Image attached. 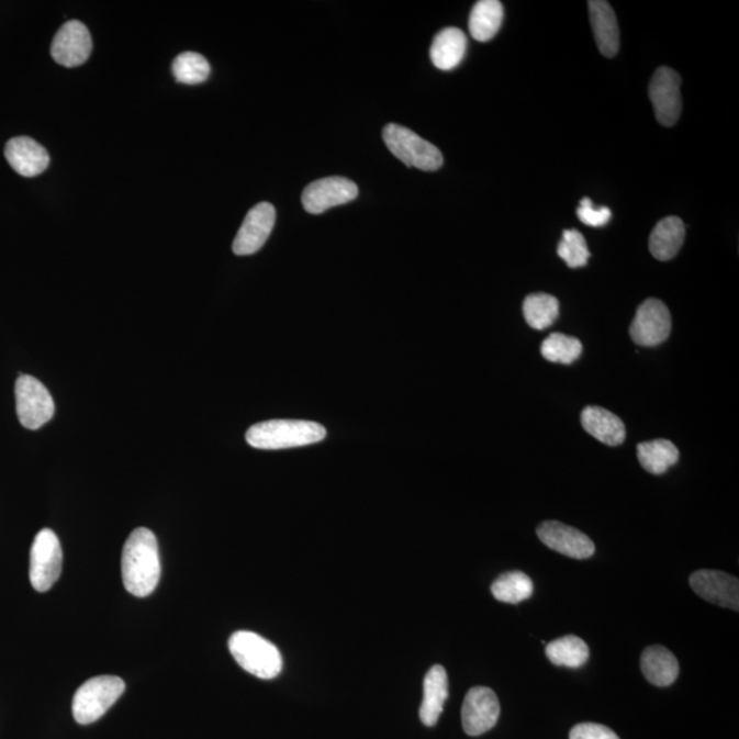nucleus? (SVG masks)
Returning a JSON list of instances; mask_svg holds the SVG:
<instances>
[{"mask_svg": "<svg viewBox=\"0 0 739 739\" xmlns=\"http://www.w3.org/2000/svg\"><path fill=\"white\" fill-rule=\"evenodd\" d=\"M641 670L652 685L665 687L672 685L680 675V663L671 650L652 646L643 650Z\"/></svg>", "mask_w": 739, "mask_h": 739, "instance_id": "21", "label": "nucleus"}, {"mask_svg": "<svg viewBox=\"0 0 739 739\" xmlns=\"http://www.w3.org/2000/svg\"><path fill=\"white\" fill-rule=\"evenodd\" d=\"M389 152L403 164L425 171H435L444 164L440 149L419 137L408 127L389 124L382 133Z\"/></svg>", "mask_w": 739, "mask_h": 739, "instance_id": "5", "label": "nucleus"}, {"mask_svg": "<svg viewBox=\"0 0 739 739\" xmlns=\"http://www.w3.org/2000/svg\"><path fill=\"white\" fill-rule=\"evenodd\" d=\"M500 703L496 693L485 686H475L466 694L462 721L466 735L478 737L496 726Z\"/></svg>", "mask_w": 739, "mask_h": 739, "instance_id": "10", "label": "nucleus"}, {"mask_svg": "<svg viewBox=\"0 0 739 739\" xmlns=\"http://www.w3.org/2000/svg\"><path fill=\"white\" fill-rule=\"evenodd\" d=\"M670 310L658 299H648L638 307L630 326L631 340L641 347H656L671 333Z\"/></svg>", "mask_w": 739, "mask_h": 739, "instance_id": "8", "label": "nucleus"}, {"mask_svg": "<svg viewBox=\"0 0 739 739\" xmlns=\"http://www.w3.org/2000/svg\"><path fill=\"white\" fill-rule=\"evenodd\" d=\"M688 583L705 602L724 608L739 609L738 578L724 571L702 570L694 572L688 578Z\"/></svg>", "mask_w": 739, "mask_h": 739, "instance_id": "15", "label": "nucleus"}, {"mask_svg": "<svg viewBox=\"0 0 739 739\" xmlns=\"http://www.w3.org/2000/svg\"><path fill=\"white\" fill-rule=\"evenodd\" d=\"M559 300L548 293H533L525 299L524 315L533 329L544 331L559 318Z\"/></svg>", "mask_w": 739, "mask_h": 739, "instance_id": "27", "label": "nucleus"}, {"mask_svg": "<svg viewBox=\"0 0 739 739\" xmlns=\"http://www.w3.org/2000/svg\"><path fill=\"white\" fill-rule=\"evenodd\" d=\"M649 98L656 120L664 126L675 125L682 111L680 75L670 68L656 70L649 85Z\"/></svg>", "mask_w": 739, "mask_h": 739, "instance_id": "9", "label": "nucleus"}, {"mask_svg": "<svg viewBox=\"0 0 739 739\" xmlns=\"http://www.w3.org/2000/svg\"><path fill=\"white\" fill-rule=\"evenodd\" d=\"M576 214L578 219H580L583 224L593 227L607 225L611 216H613V213H611L608 208L594 209L592 200L587 198L581 200Z\"/></svg>", "mask_w": 739, "mask_h": 739, "instance_id": "31", "label": "nucleus"}, {"mask_svg": "<svg viewBox=\"0 0 739 739\" xmlns=\"http://www.w3.org/2000/svg\"><path fill=\"white\" fill-rule=\"evenodd\" d=\"M124 692L125 682L120 676L100 675L88 680L75 694L74 715L77 724L91 725L102 718Z\"/></svg>", "mask_w": 739, "mask_h": 739, "instance_id": "4", "label": "nucleus"}, {"mask_svg": "<svg viewBox=\"0 0 739 739\" xmlns=\"http://www.w3.org/2000/svg\"><path fill=\"white\" fill-rule=\"evenodd\" d=\"M467 49V37L458 27H446L433 41L430 58L440 70H452L462 63Z\"/></svg>", "mask_w": 739, "mask_h": 739, "instance_id": "22", "label": "nucleus"}, {"mask_svg": "<svg viewBox=\"0 0 739 739\" xmlns=\"http://www.w3.org/2000/svg\"><path fill=\"white\" fill-rule=\"evenodd\" d=\"M5 159L22 177H36L44 173L49 165L47 149L31 137H14L5 144Z\"/></svg>", "mask_w": 739, "mask_h": 739, "instance_id": "16", "label": "nucleus"}, {"mask_svg": "<svg viewBox=\"0 0 739 739\" xmlns=\"http://www.w3.org/2000/svg\"><path fill=\"white\" fill-rule=\"evenodd\" d=\"M276 224V209L270 203H259L248 211L235 242L233 253L246 257L258 253L268 242Z\"/></svg>", "mask_w": 739, "mask_h": 739, "instance_id": "13", "label": "nucleus"}, {"mask_svg": "<svg viewBox=\"0 0 739 739\" xmlns=\"http://www.w3.org/2000/svg\"><path fill=\"white\" fill-rule=\"evenodd\" d=\"M685 224L678 216H667L654 226L649 238V249L661 262L675 258L685 242Z\"/></svg>", "mask_w": 739, "mask_h": 739, "instance_id": "20", "label": "nucleus"}, {"mask_svg": "<svg viewBox=\"0 0 739 739\" xmlns=\"http://www.w3.org/2000/svg\"><path fill=\"white\" fill-rule=\"evenodd\" d=\"M326 429L310 421L275 419L249 427L246 440L253 448L288 449L325 440Z\"/></svg>", "mask_w": 739, "mask_h": 739, "instance_id": "2", "label": "nucleus"}, {"mask_svg": "<svg viewBox=\"0 0 739 739\" xmlns=\"http://www.w3.org/2000/svg\"><path fill=\"white\" fill-rule=\"evenodd\" d=\"M63 547L53 530L38 531L31 549L30 578L33 589L47 592L63 572Z\"/></svg>", "mask_w": 739, "mask_h": 739, "instance_id": "7", "label": "nucleus"}, {"mask_svg": "<svg viewBox=\"0 0 739 739\" xmlns=\"http://www.w3.org/2000/svg\"><path fill=\"white\" fill-rule=\"evenodd\" d=\"M637 454L642 469L654 475L664 474L680 460V451L669 440L638 444Z\"/></svg>", "mask_w": 739, "mask_h": 739, "instance_id": "24", "label": "nucleus"}, {"mask_svg": "<svg viewBox=\"0 0 739 739\" xmlns=\"http://www.w3.org/2000/svg\"><path fill=\"white\" fill-rule=\"evenodd\" d=\"M537 536L548 548L567 558L583 560L592 558L596 552V547L585 533L561 524V522H544L538 526Z\"/></svg>", "mask_w": 739, "mask_h": 739, "instance_id": "14", "label": "nucleus"}, {"mask_svg": "<svg viewBox=\"0 0 739 739\" xmlns=\"http://www.w3.org/2000/svg\"><path fill=\"white\" fill-rule=\"evenodd\" d=\"M493 597L507 604H519L530 598L535 586L529 575L520 571L505 572L493 582L491 587Z\"/></svg>", "mask_w": 739, "mask_h": 739, "instance_id": "26", "label": "nucleus"}, {"mask_svg": "<svg viewBox=\"0 0 739 739\" xmlns=\"http://www.w3.org/2000/svg\"><path fill=\"white\" fill-rule=\"evenodd\" d=\"M583 351L582 343L575 337L552 333L541 346L542 357L548 362L571 365L581 357Z\"/></svg>", "mask_w": 739, "mask_h": 739, "instance_id": "28", "label": "nucleus"}, {"mask_svg": "<svg viewBox=\"0 0 739 739\" xmlns=\"http://www.w3.org/2000/svg\"><path fill=\"white\" fill-rule=\"evenodd\" d=\"M358 186L344 177H327L316 180L304 189L302 202L310 214H322L336 205L346 204L357 199Z\"/></svg>", "mask_w": 739, "mask_h": 739, "instance_id": "11", "label": "nucleus"}, {"mask_svg": "<svg viewBox=\"0 0 739 739\" xmlns=\"http://www.w3.org/2000/svg\"><path fill=\"white\" fill-rule=\"evenodd\" d=\"M210 71L208 59L198 53H182L173 63V75L181 85H200L209 79Z\"/></svg>", "mask_w": 739, "mask_h": 739, "instance_id": "29", "label": "nucleus"}, {"mask_svg": "<svg viewBox=\"0 0 739 739\" xmlns=\"http://www.w3.org/2000/svg\"><path fill=\"white\" fill-rule=\"evenodd\" d=\"M558 255L571 269L583 268L591 258L585 237L575 229L563 232L558 246Z\"/></svg>", "mask_w": 739, "mask_h": 739, "instance_id": "30", "label": "nucleus"}, {"mask_svg": "<svg viewBox=\"0 0 739 739\" xmlns=\"http://www.w3.org/2000/svg\"><path fill=\"white\" fill-rule=\"evenodd\" d=\"M160 559L157 537L146 527H138L127 538L122 551V580L127 592L147 597L157 589Z\"/></svg>", "mask_w": 739, "mask_h": 739, "instance_id": "1", "label": "nucleus"}, {"mask_svg": "<svg viewBox=\"0 0 739 739\" xmlns=\"http://www.w3.org/2000/svg\"><path fill=\"white\" fill-rule=\"evenodd\" d=\"M448 674L443 665H433L424 681V699H422L419 716L422 724L427 727L437 725L448 698Z\"/></svg>", "mask_w": 739, "mask_h": 739, "instance_id": "19", "label": "nucleus"}, {"mask_svg": "<svg viewBox=\"0 0 739 739\" xmlns=\"http://www.w3.org/2000/svg\"><path fill=\"white\" fill-rule=\"evenodd\" d=\"M587 4L600 53L604 57L614 58L619 52L620 35L618 20H616L613 5L605 2V0H591Z\"/></svg>", "mask_w": 739, "mask_h": 739, "instance_id": "17", "label": "nucleus"}, {"mask_svg": "<svg viewBox=\"0 0 739 739\" xmlns=\"http://www.w3.org/2000/svg\"><path fill=\"white\" fill-rule=\"evenodd\" d=\"M570 739H620L608 727L597 724L576 725L570 731Z\"/></svg>", "mask_w": 739, "mask_h": 739, "instance_id": "32", "label": "nucleus"}, {"mask_svg": "<svg viewBox=\"0 0 739 739\" xmlns=\"http://www.w3.org/2000/svg\"><path fill=\"white\" fill-rule=\"evenodd\" d=\"M504 20L503 4L499 0H481L471 10L469 27L478 42H489L496 36Z\"/></svg>", "mask_w": 739, "mask_h": 739, "instance_id": "23", "label": "nucleus"}, {"mask_svg": "<svg viewBox=\"0 0 739 739\" xmlns=\"http://www.w3.org/2000/svg\"><path fill=\"white\" fill-rule=\"evenodd\" d=\"M229 650L243 670L260 680H273L282 671L280 650L253 631H236L231 637Z\"/></svg>", "mask_w": 739, "mask_h": 739, "instance_id": "3", "label": "nucleus"}, {"mask_svg": "<svg viewBox=\"0 0 739 739\" xmlns=\"http://www.w3.org/2000/svg\"><path fill=\"white\" fill-rule=\"evenodd\" d=\"M16 415L21 425L36 430L52 421L55 404L52 394L35 377L21 374L15 382Z\"/></svg>", "mask_w": 739, "mask_h": 739, "instance_id": "6", "label": "nucleus"}, {"mask_svg": "<svg viewBox=\"0 0 739 739\" xmlns=\"http://www.w3.org/2000/svg\"><path fill=\"white\" fill-rule=\"evenodd\" d=\"M549 661L555 665L580 669L589 660V647L582 638L566 636L549 642L546 648Z\"/></svg>", "mask_w": 739, "mask_h": 739, "instance_id": "25", "label": "nucleus"}, {"mask_svg": "<svg viewBox=\"0 0 739 739\" xmlns=\"http://www.w3.org/2000/svg\"><path fill=\"white\" fill-rule=\"evenodd\" d=\"M581 424L589 435L608 447H618L626 440L624 422L611 411L602 407H586L581 414Z\"/></svg>", "mask_w": 739, "mask_h": 739, "instance_id": "18", "label": "nucleus"}, {"mask_svg": "<svg viewBox=\"0 0 739 739\" xmlns=\"http://www.w3.org/2000/svg\"><path fill=\"white\" fill-rule=\"evenodd\" d=\"M92 53V37L80 21H69L54 37L52 55L55 63L65 68H77L86 64Z\"/></svg>", "mask_w": 739, "mask_h": 739, "instance_id": "12", "label": "nucleus"}]
</instances>
